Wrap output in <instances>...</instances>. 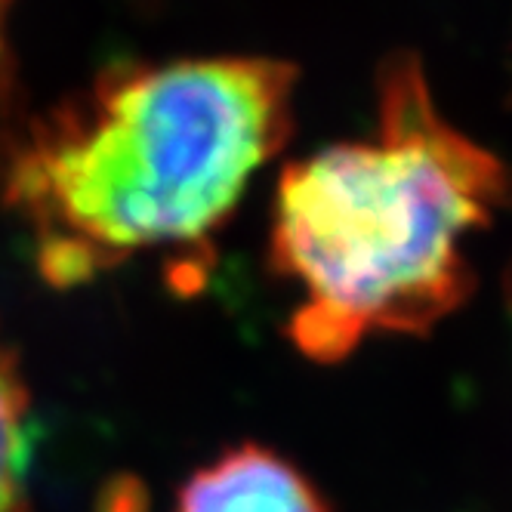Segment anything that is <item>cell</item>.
<instances>
[{
	"label": "cell",
	"instance_id": "obj_1",
	"mask_svg": "<svg viewBox=\"0 0 512 512\" xmlns=\"http://www.w3.org/2000/svg\"><path fill=\"white\" fill-rule=\"evenodd\" d=\"M297 68L263 56L121 65L22 133L0 173L41 275L87 284L195 247L287 142Z\"/></svg>",
	"mask_w": 512,
	"mask_h": 512
},
{
	"label": "cell",
	"instance_id": "obj_2",
	"mask_svg": "<svg viewBox=\"0 0 512 512\" xmlns=\"http://www.w3.org/2000/svg\"><path fill=\"white\" fill-rule=\"evenodd\" d=\"M377 133L281 173L269 260L303 303L294 346L334 364L371 334H429L472 294L466 238L512 204V170L442 118L411 53L380 71Z\"/></svg>",
	"mask_w": 512,
	"mask_h": 512
},
{
	"label": "cell",
	"instance_id": "obj_3",
	"mask_svg": "<svg viewBox=\"0 0 512 512\" xmlns=\"http://www.w3.org/2000/svg\"><path fill=\"white\" fill-rule=\"evenodd\" d=\"M173 512H331V503L297 463L244 442L195 469Z\"/></svg>",
	"mask_w": 512,
	"mask_h": 512
},
{
	"label": "cell",
	"instance_id": "obj_4",
	"mask_svg": "<svg viewBox=\"0 0 512 512\" xmlns=\"http://www.w3.org/2000/svg\"><path fill=\"white\" fill-rule=\"evenodd\" d=\"M34 411L22 358L0 334V512H31Z\"/></svg>",
	"mask_w": 512,
	"mask_h": 512
},
{
	"label": "cell",
	"instance_id": "obj_5",
	"mask_svg": "<svg viewBox=\"0 0 512 512\" xmlns=\"http://www.w3.org/2000/svg\"><path fill=\"white\" fill-rule=\"evenodd\" d=\"M10 10H13V0H0V173H4L7 158L22 133L16 62L10 50Z\"/></svg>",
	"mask_w": 512,
	"mask_h": 512
},
{
	"label": "cell",
	"instance_id": "obj_6",
	"mask_svg": "<svg viewBox=\"0 0 512 512\" xmlns=\"http://www.w3.org/2000/svg\"><path fill=\"white\" fill-rule=\"evenodd\" d=\"M506 297H509V306H512V269L506 272Z\"/></svg>",
	"mask_w": 512,
	"mask_h": 512
}]
</instances>
